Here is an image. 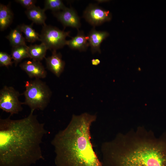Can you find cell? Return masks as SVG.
<instances>
[{
	"instance_id": "e0dca14e",
	"label": "cell",
	"mask_w": 166,
	"mask_h": 166,
	"mask_svg": "<svg viewBox=\"0 0 166 166\" xmlns=\"http://www.w3.org/2000/svg\"><path fill=\"white\" fill-rule=\"evenodd\" d=\"M28 47L27 45L12 47L11 56L15 66L23 59L30 58Z\"/></svg>"
},
{
	"instance_id": "8fae6325",
	"label": "cell",
	"mask_w": 166,
	"mask_h": 166,
	"mask_svg": "<svg viewBox=\"0 0 166 166\" xmlns=\"http://www.w3.org/2000/svg\"><path fill=\"white\" fill-rule=\"evenodd\" d=\"M109 35L107 32L97 31L94 27L90 31L88 35V41L93 53H101V44Z\"/></svg>"
},
{
	"instance_id": "44dd1931",
	"label": "cell",
	"mask_w": 166,
	"mask_h": 166,
	"mask_svg": "<svg viewBox=\"0 0 166 166\" xmlns=\"http://www.w3.org/2000/svg\"><path fill=\"white\" fill-rule=\"evenodd\" d=\"M15 1L20 4L26 10L35 6L36 2V1L34 0H17Z\"/></svg>"
},
{
	"instance_id": "7402d4cb",
	"label": "cell",
	"mask_w": 166,
	"mask_h": 166,
	"mask_svg": "<svg viewBox=\"0 0 166 166\" xmlns=\"http://www.w3.org/2000/svg\"><path fill=\"white\" fill-rule=\"evenodd\" d=\"M92 64L93 65H97L100 63V61L97 59H93L91 60Z\"/></svg>"
},
{
	"instance_id": "9a60e30c",
	"label": "cell",
	"mask_w": 166,
	"mask_h": 166,
	"mask_svg": "<svg viewBox=\"0 0 166 166\" xmlns=\"http://www.w3.org/2000/svg\"><path fill=\"white\" fill-rule=\"evenodd\" d=\"M47 50L45 45L42 43L39 45H31L28 47L30 58L38 61L45 58Z\"/></svg>"
},
{
	"instance_id": "9c48e42d",
	"label": "cell",
	"mask_w": 166,
	"mask_h": 166,
	"mask_svg": "<svg viewBox=\"0 0 166 166\" xmlns=\"http://www.w3.org/2000/svg\"><path fill=\"white\" fill-rule=\"evenodd\" d=\"M19 66L30 78L40 79L46 77L47 71L40 61L27 60L21 63Z\"/></svg>"
},
{
	"instance_id": "5b68a950",
	"label": "cell",
	"mask_w": 166,
	"mask_h": 166,
	"mask_svg": "<svg viewBox=\"0 0 166 166\" xmlns=\"http://www.w3.org/2000/svg\"><path fill=\"white\" fill-rule=\"evenodd\" d=\"M70 33L45 24L43 25L40 35V41L45 45L47 49L56 50L66 45V38L70 37Z\"/></svg>"
},
{
	"instance_id": "4fadbf2b",
	"label": "cell",
	"mask_w": 166,
	"mask_h": 166,
	"mask_svg": "<svg viewBox=\"0 0 166 166\" xmlns=\"http://www.w3.org/2000/svg\"><path fill=\"white\" fill-rule=\"evenodd\" d=\"M45 10L39 6H34L25 11L28 18L33 23L38 24H45V22L46 17L45 13Z\"/></svg>"
},
{
	"instance_id": "8992f818",
	"label": "cell",
	"mask_w": 166,
	"mask_h": 166,
	"mask_svg": "<svg viewBox=\"0 0 166 166\" xmlns=\"http://www.w3.org/2000/svg\"><path fill=\"white\" fill-rule=\"evenodd\" d=\"M20 95L13 87L4 86L0 90V109L10 116L18 113L23 109V102L19 99Z\"/></svg>"
},
{
	"instance_id": "52a82bcc",
	"label": "cell",
	"mask_w": 166,
	"mask_h": 166,
	"mask_svg": "<svg viewBox=\"0 0 166 166\" xmlns=\"http://www.w3.org/2000/svg\"><path fill=\"white\" fill-rule=\"evenodd\" d=\"M83 17L89 23L94 27L109 21L111 14L97 5L90 4L84 12Z\"/></svg>"
},
{
	"instance_id": "30bf717a",
	"label": "cell",
	"mask_w": 166,
	"mask_h": 166,
	"mask_svg": "<svg viewBox=\"0 0 166 166\" xmlns=\"http://www.w3.org/2000/svg\"><path fill=\"white\" fill-rule=\"evenodd\" d=\"M47 68L57 77H59L63 72L65 65V61L62 60L60 53L56 50L52 51V54L45 58Z\"/></svg>"
},
{
	"instance_id": "5bb4252c",
	"label": "cell",
	"mask_w": 166,
	"mask_h": 166,
	"mask_svg": "<svg viewBox=\"0 0 166 166\" xmlns=\"http://www.w3.org/2000/svg\"><path fill=\"white\" fill-rule=\"evenodd\" d=\"M13 14L10 6L0 4V29L3 31L12 23Z\"/></svg>"
},
{
	"instance_id": "ffe728a7",
	"label": "cell",
	"mask_w": 166,
	"mask_h": 166,
	"mask_svg": "<svg viewBox=\"0 0 166 166\" xmlns=\"http://www.w3.org/2000/svg\"><path fill=\"white\" fill-rule=\"evenodd\" d=\"M11 55L8 53L3 52H0V66L8 67L12 65L14 61Z\"/></svg>"
},
{
	"instance_id": "277c9868",
	"label": "cell",
	"mask_w": 166,
	"mask_h": 166,
	"mask_svg": "<svg viewBox=\"0 0 166 166\" xmlns=\"http://www.w3.org/2000/svg\"><path fill=\"white\" fill-rule=\"evenodd\" d=\"M25 87L23 104L28 106L31 111L43 110L49 102L52 95L48 86L40 79H35L26 81Z\"/></svg>"
},
{
	"instance_id": "7a4b0ae2",
	"label": "cell",
	"mask_w": 166,
	"mask_h": 166,
	"mask_svg": "<svg viewBox=\"0 0 166 166\" xmlns=\"http://www.w3.org/2000/svg\"><path fill=\"white\" fill-rule=\"evenodd\" d=\"M96 115H73L67 127L54 136L51 143L60 166H102L91 142L90 127Z\"/></svg>"
},
{
	"instance_id": "6da1fadb",
	"label": "cell",
	"mask_w": 166,
	"mask_h": 166,
	"mask_svg": "<svg viewBox=\"0 0 166 166\" xmlns=\"http://www.w3.org/2000/svg\"><path fill=\"white\" fill-rule=\"evenodd\" d=\"M34 111L27 117L0 119V157L2 164L10 165L33 161L42 157L41 146L47 131Z\"/></svg>"
},
{
	"instance_id": "ac0fdd59",
	"label": "cell",
	"mask_w": 166,
	"mask_h": 166,
	"mask_svg": "<svg viewBox=\"0 0 166 166\" xmlns=\"http://www.w3.org/2000/svg\"><path fill=\"white\" fill-rule=\"evenodd\" d=\"M32 26V24L30 25L22 24L19 25L21 30L25 34L26 40L32 43L40 41V35L33 28Z\"/></svg>"
},
{
	"instance_id": "d6986e66",
	"label": "cell",
	"mask_w": 166,
	"mask_h": 166,
	"mask_svg": "<svg viewBox=\"0 0 166 166\" xmlns=\"http://www.w3.org/2000/svg\"><path fill=\"white\" fill-rule=\"evenodd\" d=\"M66 7L61 0H46L45 1L43 9L45 11L50 10L54 12L62 10Z\"/></svg>"
},
{
	"instance_id": "ba28073f",
	"label": "cell",
	"mask_w": 166,
	"mask_h": 166,
	"mask_svg": "<svg viewBox=\"0 0 166 166\" xmlns=\"http://www.w3.org/2000/svg\"><path fill=\"white\" fill-rule=\"evenodd\" d=\"M53 14L65 27L70 26L78 29L81 26L80 18L73 8L66 7L62 10L53 12Z\"/></svg>"
},
{
	"instance_id": "7c38bea8",
	"label": "cell",
	"mask_w": 166,
	"mask_h": 166,
	"mask_svg": "<svg viewBox=\"0 0 166 166\" xmlns=\"http://www.w3.org/2000/svg\"><path fill=\"white\" fill-rule=\"evenodd\" d=\"M88 39V36H85L83 31L78 30L75 36L67 41L66 45L73 49L85 51L89 46Z\"/></svg>"
},
{
	"instance_id": "2e32d148",
	"label": "cell",
	"mask_w": 166,
	"mask_h": 166,
	"mask_svg": "<svg viewBox=\"0 0 166 166\" xmlns=\"http://www.w3.org/2000/svg\"><path fill=\"white\" fill-rule=\"evenodd\" d=\"M19 26L12 30L6 37L12 47L26 45V39L23 36Z\"/></svg>"
},
{
	"instance_id": "3957f363",
	"label": "cell",
	"mask_w": 166,
	"mask_h": 166,
	"mask_svg": "<svg viewBox=\"0 0 166 166\" xmlns=\"http://www.w3.org/2000/svg\"><path fill=\"white\" fill-rule=\"evenodd\" d=\"M118 166H166V143L144 144L124 154L112 152Z\"/></svg>"
}]
</instances>
